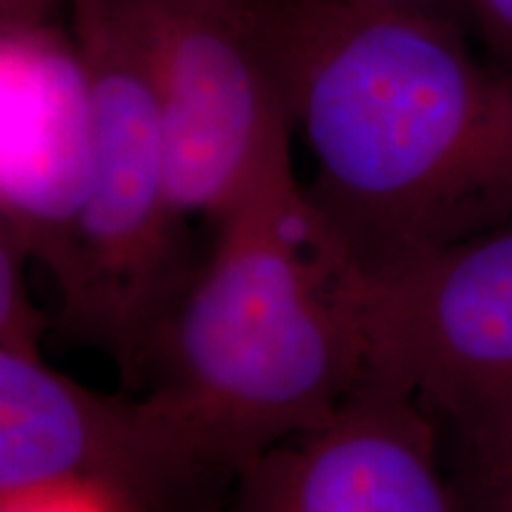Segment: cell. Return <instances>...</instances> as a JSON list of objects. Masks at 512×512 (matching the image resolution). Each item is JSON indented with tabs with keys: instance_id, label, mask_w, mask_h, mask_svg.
Segmentation results:
<instances>
[{
	"instance_id": "obj_9",
	"label": "cell",
	"mask_w": 512,
	"mask_h": 512,
	"mask_svg": "<svg viewBox=\"0 0 512 512\" xmlns=\"http://www.w3.org/2000/svg\"><path fill=\"white\" fill-rule=\"evenodd\" d=\"M437 427L451 486L465 489L512 477V399Z\"/></svg>"
},
{
	"instance_id": "obj_12",
	"label": "cell",
	"mask_w": 512,
	"mask_h": 512,
	"mask_svg": "<svg viewBox=\"0 0 512 512\" xmlns=\"http://www.w3.org/2000/svg\"><path fill=\"white\" fill-rule=\"evenodd\" d=\"M453 496L458 512H512V477L465 489L453 486Z\"/></svg>"
},
{
	"instance_id": "obj_5",
	"label": "cell",
	"mask_w": 512,
	"mask_h": 512,
	"mask_svg": "<svg viewBox=\"0 0 512 512\" xmlns=\"http://www.w3.org/2000/svg\"><path fill=\"white\" fill-rule=\"evenodd\" d=\"M235 482L150 396L102 394L43 361L41 339H0V496L83 484L124 512H174Z\"/></svg>"
},
{
	"instance_id": "obj_3",
	"label": "cell",
	"mask_w": 512,
	"mask_h": 512,
	"mask_svg": "<svg viewBox=\"0 0 512 512\" xmlns=\"http://www.w3.org/2000/svg\"><path fill=\"white\" fill-rule=\"evenodd\" d=\"M91 76L93 169L53 275L60 328L143 382L152 339L195 275L169 183L155 93L110 0H69Z\"/></svg>"
},
{
	"instance_id": "obj_11",
	"label": "cell",
	"mask_w": 512,
	"mask_h": 512,
	"mask_svg": "<svg viewBox=\"0 0 512 512\" xmlns=\"http://www.w3.org/2000/svg\"><path fill=\"white\" fill-rule=\"evenodd\" d=\"M467 15L486 53L512 67V0H467Z\"/></svg>"
},
{
	"instance_id": "obj_10",
	"label": "cell",
	"mask_w": 512,
	"mask_h": 512,
	"mask_svg": "<svg viewBox=\"0 0 512 512\" xmlns=\"http://www.w3.org/2000/svg\"><path fill=\"white\" fill-rule=\"evenodd\" d=\"M0 512H124L100 491L83 484H55L0 496Z\"/></svg>"
},
{
	"instance_id": "obj_4",
	"label": "cell",
	"mask_w": 512,
	"mask_h": 512,
	"mask_svg": "<svg viewBox=\"0 0 512 512\" xmlns=\"http://www.w3.org/2000/svg\"><path fill=\"white\" fill-rule=\"evenodd\" d=\"M155 93L185 219L216 223L292 166L294 119L249 0H110Z\"/></svg>"
},
{
	"instance_id": "obj_6",
	"label": "cell",
	"mask_w": 512,
	"mask_h": 512,
	"mask_svg": "<svg viewBox=\"0 0 512 512\" xmlns=\"http://www.w3.org/2000/svg\"><path fill=\"white\" fill-rule=\"evenodd\" d=\"M366 370L437 425L512 399V221L363 275Z\"/></svg>"
},
{
	"instance_id": "obj_8",
	"label": "cell",
	"mask_w": 512,
	"mask_h": 512,
	"mask_svg": "<svg viewBox=\"0 0 512 512\" xmlns=\"http://www.w3.org/2000/svg\"><path fill=\"white\" fill-rule=\"evenodd\" d=\"M228 512H458L437 422L366 370L335 413L235 477Z\"/></svg>"
},
{
	"instance_id": "obj_2",
	"label": "cell",
	"mask_w": 512,
	"mask_h": 512,
	"mask_svg": "<svg viewBox=\"0 0 512 512\" xmlns=\"http://www.w3.org/2000/svg\"><path fill=\"white\" fill-rule=\"evenodd\" d=\"M152 339L147 396L230 477L328 420L366 373L363 273L294 169L214 223Z\"/></svg>"
},
{
	"instance_id": "obj_7",
	"label": "cell",
	"mask_w": 512,
	"mask_h": 512,
	"mask_svg": "<svg viewBox=\"0 0 512 512\" xmlns=\"http://www.w3.org/2000/svg\"><path fill=\"white\" fill-rule=\"evenodd\" d=\"M93 169L91 76L64 8H0V238L67 259Z\"/></svg>"
},
{
	"instance_id": "obj_1",
	"label": "cell",
	"mask_w": 512,
	"mask_h": 512,
	"mask_svg": "<svg viewBox=\"0 0 512 512\" xmlns=\"http://www.w3.org/2000/svg\"><path fill=\"white\" fill-rule=\"evenodd\" d=\"M316 176L313 207L363 275L512 221V67L470 24L363 0H249Z\"/></svg>"
}]
</instances>
